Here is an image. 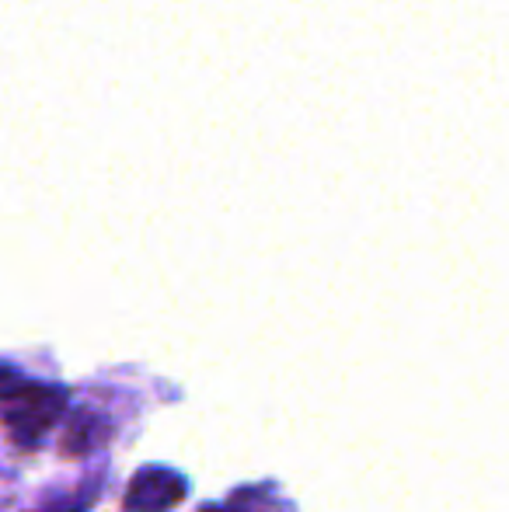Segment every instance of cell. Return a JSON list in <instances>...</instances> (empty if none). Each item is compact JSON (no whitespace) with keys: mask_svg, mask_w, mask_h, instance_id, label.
Listing matches in <instances>:
<instances>
[{"mask_svg":"<svg viewBox=\"0 0 509 512\" xmlns=\"http://www.w3.org/2000/svg\"><path fill=\"white\" fill-rule=\"evenodd\" d=\"M63 391L42 380L21 377L14 366H0V422L18 446H39L46 432L60 422Z\"/></svg>","mask_w":509,"mask_h":512,"instance_id":"6da1fadb","label":"cell"},{"mask_svg":"<svg viewBox=\"0 0 509 512\" xmlns=\"http://www.w3.org/2000/svg\"><path fill=\"white\" fill-rule=\"evenodd\" d=\"M185 499V481L161 467H147L126 492V512H168Z\"/></svg>","mask_w":509,"mask_h":512,"instance_id":"7a4b0ae2","label":"cell"},{"mask_svg":"<svg viewBox=\"0 0 509 512\" xmlns=\"http://www.w3.org/2000/svg\"><path fill=\"white\" fill-rule=\"evenodd\" d=\"M105 432H109V429H105L102 418H95V415H77L74 425L67 429V450H74V453L95 450V446L105 439Z\"/></svg>","mask_w":509,"mask_h":512,"instance_id":"3957f363","label":"cell"},{"mask_svg":"<svg viewBox=\"0 0 509 512\" xmlns=\"http://www.w3.org/2000/svg\"><path fill=\"white\" fill-rule=\"evenodd\" d=\"M255 499H258V492H248V506H241V495H238V499H234L231 506H213V509H206V512H252L255 509L252 506Z\"/></svg>","mask_w":509,"mask_h":512,"instance_id":"277c9868","label":"cell"}]
</instances>
